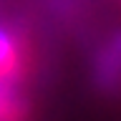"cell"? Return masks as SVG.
<instances>
[{
  "instance_id": "obj_1",
  "label": "cell",
  "mask_w": 121,
  "mask_h": 121,
  "mask_svg": "<svg viewBox=\"0 0 121 121\" xmlns=\"http://www.w3.org/2000/svg\"><path fill=\"white\" fill-rule=\"evenodd\" d=\"M20 71V45L5 28H0V76L15 81Z\"/></svg>"
},
{
  "instance_id": "obj_3",
  "label": "cell",
  "mask_w": 121,
  "mask_h": 121,
  "mask_svg": "<svg viewBox=\"0 0 121 121\" xmlns=\"http://www.w3.org/2000/svg\"><path fill=\"white\" fill-rule=\"evenodd\" d=\"M18 111H20V108H18V98H15V93H13V81L0 76V119L15 116Z\"/></svg>"
},
{
  "instance_id": "obj_2",
  "label": "cell",
  "mask_w": 121,
  "mask_h": 121,
  "mask_svg": "<svg viewBox=\"0 0 121 121\" xmlns=\"http://www.w3.org/2000/svg\"><path fill=\"white\" fill-rule=\"evenodd\" d=\"M101 78L106 83H113L121 78V38H116L104 53L101 60Z\"/></svg>"
}]
</instances>
